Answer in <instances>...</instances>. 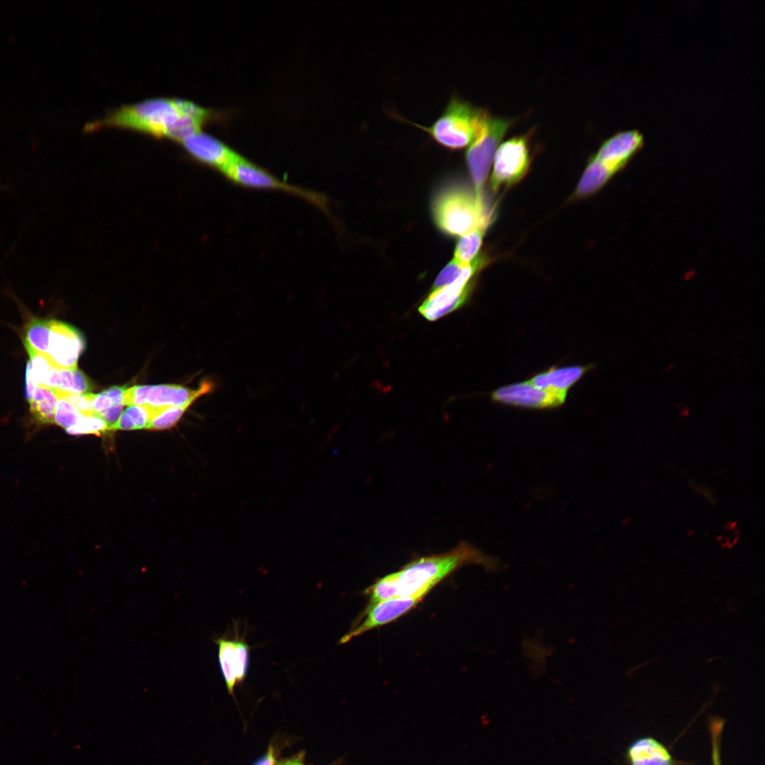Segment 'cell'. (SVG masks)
Listing matches in <instances>:
<instances>
[{
  "mask_svg": "<svg viewBox=\"0 0 765 765\" xmlns=\"http://www.w3.org/2000/svg\"><path fill=\"white\" fill-rule=\"evenodd\" d=\"M206 123L186 110L183 99L159 97L113 108L102 118L86 123L84 130L118 128L181 142L201 131Z\"/></svg>",
  "mask_w": 765,
  "mask_h": 765,
  "instance_id": "6da1fadb",
  "label": "cell"
},
{
  "mask_svg": "<svg viewBox=\"0 0 765 765\" xmlns=\"http://www.w3.org/2000/svg\"><path fill=\"white\" fill-rule=\"evenodd\" d=\"M472 564L492 571L499 567L497 559L484 554L469 543L461 541L448 551L418 557L392 573L397 597L422 599L452 572Z\"/></svg>",
  "mask_w": 765,
  "mask_h": 765,
  "instance_id": "7a4b0ae2",
  "label": "cell"
},
{
  "mask_svg": "<svg viewBox=\"0 0 765 765\" xmlns=\"http://www.w3.org/2000/svg\"><path fill=\"white\" fill-rule=\"evenodd\" d=\"M431 211L437 227L451 236L461 237L476 228L487 229L493 216L482 193L460 184L441 189L433 199Z\"/></svg>",
  "mask_w": 765,
  "mask_h": 765,
  "instance_id": "3957f363",
  "label": "cell"
},
{
  "mask_svg": "<svg viewBox=\"0 0 765 765\" xmlns=\"http://www.w3.org/2000/svg\"><path fill=\"white\" fill-rule=\"evenodd\" d=\"M487 112L453 95L441 115L430 126L413 123L397 113L391 116L421 129L438 144L455 150L472 143Z\"/></svg>",
  "mask_w": 765,
  "mask_h": 765,
  "instance_id": "277c9868",
  "label": "cell"
},
{
  "mask_svg": "<svg viewBox=\"0 0 765 765\" xmlns=\"http://www.w3.org/2000/svg\"><path fill=\"white\" fill-rule=\"evenodd\" d=\"M220 174L236 186L256 190L282 191L305 200L324 212L328 211V200L324 195L280 180L240 154Z\"/></svg>",
  "mask_w": 765,
  "mask_h": 765,
  "instance_id": "5b68a950",
  "label": "cell"
},
{
  "mask_svg": "<svg viewBox=\"0 0 765 765\" xmlns=\"http://www.w3.org/2000/svg\"><path fill=\"white\" fill-rule=\"evenodd\" d=\"M514 120L486 114L482 123L465 154L474 190L482 193L495 152L504 136L512 125Z\"/></svg>",
  "mask_w": 765,
  "mask_h": 765,
  "instance_id": "8992f818",
  "label": "cell"
},
{
  "mask_svg": "<svg viewBox=\"0 0 765 765\" xmlns=\"http://www.w3.org/2000/svg\"><path fill=\"white\" fill-rule=\"evenodd\" d=\"M488 261L484 256L475 257L470 263L464 266L460 275L453 283L438 290H431L419 306V313L427 320L433 322L463 306L473 289V278Z\"/></svg>",
  "mask_w": 765,
  "mask_h": 765,
  "instance_id": "52a82bcc",
  "label": "cell"
},
{
  "mask_svg": "<svg viewBox=\"0 0 765 765\" xmlns=\"http://www.w3.org/2000/svg\"><path fill=\"white\" fill-rule=\"evenodd\" d=\"M530 132L513 137L497 148L490 178L492 191L507 187L519 181L531 164Z\"/></svg>",
  "mask_w": 765,
  "mask_h": 765,
  "instance_id": "ba28073f",
  "label": "cell"
},
{
  "mask_svg": "<svg viewBox=\"0 0 765 765\" xmlns=\"http://www.w3.org/2000/svg\"><path fill=\"white\" fill-rule=\"evenodd\" d=\"M214 384L203 380L198 388L191 390L178 385H135L126 388L124 404L127 406H181L192 404L200 396L213 390Z\"/></svg>",
  "mask_w": 765,
  "mask_h": 765,
  "instance_id": "9c48e42d",
  "label": "cell"
},
{
  "mask_svg": "<svg viewBox=\"0 0 765 765\" xmlns=\"http://www.w3.org/2000/svg\"><path fill=\"white\" fill-rule=\"evenodd\" d=\"M234 635L225 634L213 639L217 645L218 663L228 692L233 695L234 687L242 682L249 671L250 647L245 633L240 634L238 623L233 625Z\"/></svg>",
  "mask_w": 765,
  "mask_h": 765,
  "instance_id": "30bf717a",
  "label": "cell"
},
{
  "mask_svg": "<svg viewBox=\"0 0 765 765\" xmlns=\"http://www.w3.org/2000/svg\"><path fill=\"white\" fill-rule=\"evenodd\" d=\"M85 342L79 332L63 322L51 319V331L46 356L61 368H78L79 358Z\"/></svg>",
  "mask_w": 765,
  "mask_h": 765,
  "instance_id": "8fae6325",
  "label": "cell"
},
{
  "mask_svg": "<svg viewBox=\"0 0 765 765\" xmlns=\"http://www.w3.org/2000/svg\"><path fill=\"white\" fill-rule=\"evenodd\" d=\"M493 401L531 409L552 408L562 404L567 395L548 392L534 386L530 381L502 387L492 393Z\"/></svg>",
  "mask_w": 765,
  "mask_h": 765,
  "instance_id": "7c38bea8",
  "label": "cell"
},
{
  "mask_svg": "<svg viewBox=\"0 0 765 765\" xmlns=\"http://www.w3.org/2000/svg\"><path fill=\"white\" fill-rule=\"evenodd\" d=\"M181 143L193 159L220 173L239 154L221 140L202 131L186 137Z\"/></svg>",
  "mask_w": 765,
  "mask_h": 765,
  "instance_id": "4fadbf2b",
  "label": "cell"
},
{
  "mask_svg": "<svg viewBox=\"0 0 765 765\" xmlns=\"http://www.w3.org/2000/svg\"><path fill=\"white\" fill-rule=\"evenodd\" d=\"M421 600L395 597L367 607L363 613L364 618L361 619L358 624H355L341 638L339 643H346L368 630L393 621L414 608Z\"/></svg>",
  "mask_w": 765,
  "mask_h": 765,
  "instance_id": "5bb4252c",
  "label": "cell"
},
{
  "mask_svg": "<svg viewBox=\"0 0 765 765\" xmlns=\"http://www.w3.org/2000/svg\"><path fill=\"white\" fill-rule=\"evenodd\" d=\"M644 142V135L638 130L619 131L606 140L593 157L620 171L641 150Z\"/></svg>",
  "mask_w": 765,
  "mask_h": 765,
  "instance_id": "9a60e30c",
  "label": "cell"
},
{
  "mask_svg": "<svg viewBox=\"0 0 765 765\" xmlns=\"http://www.w3.org/2000/svg\"><path fill=\"white\" fill-rule=\"evenodd\" d=\"M589 368L590 366H583L551 368L536 375L529 381L539 389L567 395L568 390Z\"/></svg>",
  "mask_w": 765,
  "mask_h": 765,
  "instance_id": "2e32d148",
  "label": "cell"
},
{
  "mask_svg": "<svg viewBox=\"0 0 765 765\" xmlns=\"http://www.w3.org/2000/svg\"><path fill=\"white\" fill-rule=\"evenodd\" d=\"M40 387L68 394L87 393L91 388L89 378L78 368H61L54 365L46 372Z\"/></svg>",
  "mask_w": 765,
  "mask_h": 765,
  "instance_id": "e0dca14e",
  "label": "cell"
},
{
  "mask_svg": "<svg viewBox=\"0 0 765 765\" xmlns=\"http://www.w3.org/2000/svg\"><path fill=\"white\" fill-rule=\"evenodd\" d=\"M628 756L630 765H672L668 749L652 737H642L629 747Z\"/></svg>",
  "mask_w": 765,
  "mask_h": 765,
  "instance_id": "ac0fdd59",
  "label": "cell"
},
{
  "mask_svg": "<svg viewBox=\"0 0 765 765\" xmlns=\"http://www.w3.org/2000/svg\"><path fill=\"white\" fill-rule=\"evenodd\" d=\"M618 171L593 157L572 195V199L589 196L600 190Z\"/></svg>",
  "mask_w": 765,
  "mask_h": 765,
  "instance_id": "d6986e66",
  "label": "cell"
},
{
  "mask_svg": "<svg viewBox=\"0 0 765 765\" xmlns=\"http://www.w3.org/2000/svg\"><path fill=\"white\" fill-rule=\"evenodd\" d=\"M126 388V385L113 386L98 394L89 392L93 412L102 417L109 428L118 421L123 413L125 406L124 392Z\"/></svg>",
  "mask_w": 765,
  "mask_h": 765,
  "instance_id": "ffe728a7",
  "label": "cell"
},
{
  "mask_svg": "<svg viewBox=\"0 0 765 765\" xmlns=\"http://www.w3.org/2000/svg\"><path fill=\"white\" fill-rule=\"evenodd\" d=\"M60 398L59 391L45 387H37L28 401L29 411L38 425L54 424L55 414Z\"/></svg>",
  "mask_w": 765,
  "mask_h": 765,
  "instance_id": "44dd1931",
  "label": "cell"
},
{
  "mask_svg": "<svg viewBox=\"0 0 765 765\" xmlns=\"http://www.w3.org/2000/svg\"><path fill=\"white\" fill-rule=\"evenodd\" d=\"M169 407L170 406L152 407L147 404L128 406L118 421L109 428V431L147 429L150 421Z\"/></svg>",
  "mask_w": 765,
  "mask_h": 765,
  "instance_id": "7402d4cb",
  "label": "cell"
},
{
  "mask_svg": "<svg viewBox=\"0 0 765 765\" xmlns=\"http://www.w3.org/2000/svg\"><path fill=\"white\" fill-rule=\"evenodd\" d=\"M51 331V319H33L28 324L24 336L26 349L47 354Z\"/></svg>",
  "mask_w": 765,
  "mask_h": 765,
  "instance_id": "603a6c76",
  "label": "cell"
},
{
  "mask_svg": "<svg viewBox=\"0 0 765 765\" xmlns=\"http://www.w3.org/2000/svg\"><path fill=\"white\" fill-rule=\"evenodd\" d=\"M486 230L476 228L461 236L455 246L453 259L463 265L470 263L480 249Z\"/></svg>",
  "mask_w": 765,
  "mask_h": 765,
  "instance_id": "cb8c5ba5",
  "label": "cell"
},
{
  "mask_svg": "<svg viewBox=\"0 0 765 765\" xmlns=\"http://www.w3.org/2000/svg\"><path fill=\"white\" fill-rule=\"evenodd\" d=\"M108 424L96 414H81L76 424L67 432L71 435L93 434L101 435L108 431Z\"/></svg>",
  "mask_w": 765,
  "mask_h": 765,
  "instance_id": "d4e9b609",
  "label": "cell"
},
{
  "mask_svg": "<svg viewBox=\"0 0 765 765\" xmlns=\"http://www.w3.org/2000/svg\"><path fill=\"white\" fill-rule=\"evenodd\" d=\"M191 404L186 403L166 408L150 421L146 429L162 430L173 426Z\"/></svg>",
  "mask_w": 765,
  "mask_h": 765,
  "instance_id": "484cf974",
  "label": "cell"
},
{
  "mask_svg": "<svg viewBox=\"0 0 765 765\" xmlns=\"http://www.w3.org/2000/svg\"><path fill=\"white\" fill-rule=\"evenodd\" d=\"M464 266L453 259L438 274L433 284L431 290H438L453 283L460 275Z\"/></svg>",
  "mask_w": 765,
  "mask_h": 765,
  "instance_id": "4316f807",
  "label": "cell"
},
{
  "mask_svg": "<svg viewBox=\"0 0 765 765\" xmlns=\"http://www.w3.org/2000/svg\"><path fill=\"white\" fill-rule=\"evenodd\" d=\"M274 764L275 756L273 749L272 747H269L267 753L253 765H274Z\"/></svg>",
  "mask_w": 765,
  "mask_h": 765,
  "instance_id": "83f0119b",
  "label": "cell"
},
{
  "mask_svg": "<svg viewBox=\"0 0 765 765\" xmlns=\"http://www.w3.org/2000/svg\"><path fill=\"white\" fill-rule=\"evenodd\" d=\"M304 753H299L295 756L279 762L277 765H305Z\"/></svg>",
  "mask_w": 765,
  "mask_h": 765,
  "instance_id": "f1b7e54d",
  "label": "cell"
}]
</instances>
